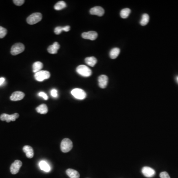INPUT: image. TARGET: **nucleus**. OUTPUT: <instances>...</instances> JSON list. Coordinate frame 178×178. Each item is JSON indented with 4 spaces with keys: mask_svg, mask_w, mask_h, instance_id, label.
Here are the masks:
<instances>
[{
    "mask_svg": "<svg viewBox=\"0 0 178 178\" xmlns=\"http://www.w3.org/2000/svg\"><path fill=\"white\" fill-rule=\"evenodd\" d=\"M160 178H170L169 175L166 172H162L160 174Z\"/></svg>",
    "mask_w": 178,
    "mask_h": 178,
    "instance_id": "obj_28",
    "label": "nucleus"
},
{
    "mask_svg": "<svg viewBox=\"0 0 178 178\" xmlns=\"http://www.w3.org/2000/svg\"><path fill=\"white\" fill-rule=\"evenodd\" d=\"M25 47L22 43H16L12 46L10 51V53L13 55H16L21 54L24 51Z\"/></svg>",
    "mask_w": 178,
    "mask_h": 178,
    "instance_id": "obj_5",
    "label": "nucleus"
},
{
    "mask_svg": "<svg viewBox=\"0 0 178 178\" xmlns=\"http://www.w3.org/2000/svg\"><path fill=\"white\" fill-rule=\"evenodd\" d=\"M177 79H178V78H177Z\"/></svg>",
    "mask_w": 178,
    "mask_h": 178,
    "instance_id": "obj_32",
    "label": "nucleus"
},
{
    "mask_svg": "<svg viewBox=\"0 0 178 178\" xmlns=\"http://www.w3.org/2000/svg\"><path fill=\"white\" fill-rule=\"evenodd\" d=\"M36 110L37 112L40 113L41 114H45L48 112V108L47 105L45 104H42L38 106L36 108Z\"/></svg>",
    "mask_w": 178,
    "mask_h": 178,
    "instance_id": "obj_18",
    "label": "nucleus"
},
{
    "mask_svg": "<svg viewBox=\"0 0 178 178\" xmlns=\"http://www.w3.org/2000/svg\"><path fill=\"white\" fill-rule=\"evenodd\" d=\"M98 33L96 31H89L87 32H84L82 34V37L85 39L90 40H95L98 37Z\"/></svg>",
    "mask_w": 178,
    "mask_h": 178,
    "instance_id": "obj_10",
    "label": "nucleus"
},
{
    "mask_svg": "<svg viewBox=\"0 0 178 178\" xmlns=\"http://www.w3.org/2000/svg\"><path fill=\"white\" fill-rule=\"evenodd\" d=\"M7 34V30L4 27L0 26V38H3Z\"/></svg>",
    "mask_w": 178,
    "mask_h": 178,
    "instance_id": "obj_26",
    "label": "nucleus"
},
{
    "mask_svg": "<svg viewBox=\"0 0 178 178\" xmlns=\"http://www.w3.org/2000/svg\"><path fill=\"white\" fill-rule=\"evenodd\" d=\"M76 71L79 75L82 76L88 77L92 75V70L86 65H80L76 68Z\"/></svg>",
    "mask_w": 178,
    "mask_h": 178,
    "instance_id": "obj_2",
    "label": "nucleus"
},
{
    "mask_svg": "<svg viewBox=\"0 0 178 178\" xmlns=\"http://www.w3.org/2000/svg\"><path fill=\"white\" fill-rule=\"evenodd\" d=\"M67 7V4L65 3V1H58L55 5L54 9H55V10H60L64 9Z\"/></svg>",
    "mask_w": 178,
    "mask_h": 178,
    "instance_id": "obj_23",
    "label": "nucleus"
},
{
    "mask_svg": "<svg viewBox=\"0 0 178 178\" xmlns=\"http://www.w3.org/2000/svg\"><path fill=\"white\" fill-rule=\"evenodd\" d=\"M150 20V16L147 13L143 14L141 17V20L140 21V24L142 26H145L147 25Z\"/></svg>",
    "mask_w": 178,
    "mask_h": 178,
    "instance_id": "obj_24",
    "label": "nucleus"
},
{
    "mask_svg": "<svg viewBox=\"0 0 178 178\" xmlns=\"http://www.w3.org/2000/svg\"><path fill=\"white\" fill-rule=\"evenodd\" d=\"M39 166L42 170L45 171L46 172H49V171H51V167L46 161L44 160L40 161L39 163Z\"/></svg>",
    "mask_w": 178,
    "mask_h": 178,
    "instance_id": "obj_17",
    "label": "nucleus"
},
{
    "mask_svg": "<svg viewBox=\"0 0 178 178\" xmlns=\"http://www.w3.org/2000/svg\"><path fill=\"white\" fill-rule=\"evenodd\" d=\"M42 19V15L41 13H33L27 17L26 21L27 23L30 25L36 24Z\"/></svg>",
    "mask_w": 178,
    "mask_h": 178,
    "instance_id": "obj_3",
    "label": "nucleus"
},
{
    "mask_svg": "<svg viewBox=\"0 0 178 178\" xmlns=\"http://www.w3.org/2000/svg\"><path fill=\"white\" fill-rule=\"evenodd\" d=\"M4 81H5V79L4 77L0 78V86L3 85Z\"/></svg>",
    "mask_w": 178,
    "mask_h": 178,
    "instance_id": "obj_31",
    "label": "nucleus"
},
{
    "mask_svg": "<svg viewBox=\"0 0 178 178\" xmlns=\"http://www.w3.org/2000/svg\"><path fill=\"white\" fill-rule=\"evenodd\" d=\"M70 30V27L69 26H65L64 27H61V26H58L55 29L54 32L55 34L57 35H59L61 34V32L62 31H65V32H68Z\"/></svg>",
    "mask_w": 178,
    "mask_h": 178,
    "instance_id": "obj_21",
    "label": "nucleus"
},
{
    "mask_svg": "<svg viewBox=\"0 0 178 178\" xmlns=\"http://www.w3.org/2000/svg\"><path fill=\"white\" fill-rule=\"evenodd\" d=\"M90 13L92 15H96L99 16H102L105 13V10L99 6L93 7L90 10Z\"/></svg>",
    "mask_w": 178,
    "mask_h": 178,
    "instance_id": "obj_11",
    "label": "nucleus"
},
{
    "mask_svg": "<svg viewBox=\"0 0 178 178\" xmlns=\"http://www.w3.org/2000/svg\"><path fill=\"white\" fill-rule=\"evenodd\" d=\"M143 175L147 178H152L156 175V171L153 168L147 166L143 167L141 170Z\"/></svg>",
    "mask_w": 178,
    "mask_h": 178,
    "instance_id": "obj_9",
    "label": "nucleus"
},
{
    "mask_svg": "<svg viewBox=\"0 0 178 178\" xmlns=\"http://www.w3.org/2000/svg\"><path fill=\"white\" fill-rule=\"evenodd\" d=\"M85 62L87 65L91 67H93L96 64L97 59L96 58L93 57H88L85 59Z\"/></svg>",
    "mask_w": 178,
    "mask_h": 178,
    "instance_id": "obj_19",
    "label": "nucleus"
},
{
    "mask_svg": "<svg viewBox=\"0 0 178 178\" xmlns=\"http://www.w3.org/2000/svg\"><path fill=\"white\" fill-rule=\"evenodd\" d=\"M59 48H60L59 44L57 42H55L52 45L49 46L48 48V51L49 54H57Z\"/></svg>",
    "mask_w": 178,
    "mask_h": 178,
    "instance_id": "obj_14",
    "label": "nucleus"
},
{
    "mask_svg": "<svg viewBox=\"0 0 178 178\" xmlns=\"http://www.w3.org/2000/svg\"><path fill=\"white\" fill-rule=\"evenodd\" d=\"M66 173L70 178H79L80 174L78 171L72 169H68L66 171Z\"/></svg>",
    "mask_w": 178,
    "mask_h": 178,
    "instance_id": "obj_16",
    "label": "nucleus"
},
{
    "mask_svg": "<svg viewBox=\"0 0 178 178\" xmlns=\"http://www.w3.org/2000/svg\"><path fill=\"white\" fill-rule=\"evenodd\" d=\"M23 150L25 153L26 157L28 158H32L34 156V150L32 147L29 146H24L23 147Z\"/></svg>",
    "mask_w": 178,
    "mask_h": 178,
    "instance_id": "obj_15",
    "label": "nucleus"
},
{
    "mask_svg": "<svg viewBox=\"0 0 178 178\" xmlns=\"http://www.w3.org/2000/svg\"><path fill=\"white\" fill-rule=\"evenodd\" d=\"M51 74L48 71L41 70L37 72L34 75V78L39 82H42L46 79L50 77Z\"/></svg>",
    "mask_w": 178,
    "mask_h": 178,
    "instance_id": "obj_4",
    "label": "nucleus"
},
{
    "mask_svg": "<svg viewBox=\"0 0 178 178\" xmlns=\"http://www.w3.org/2000/svg\"><path fill=\"white\" fill-rule=\"evenodd\" d=\"M108 77L106 75H102L99 76L98 78L99 87L102 89L106 88L108 84Z\"/></svg>",
    "mask_w": 178,
    "mask_h": 178,
    "instance_id": "obj_12",
    "label": "nucleus"
},
{
    "mask_svg": "<svg viewBox=\"0 0 178 178\" xmlns=\"http://www.w3.org/2000/svg\"><path fill=\"white\" fill-rule=\"evenodd\" d=\"M19 115L17 113H14L11 115L3 113L0 116V119L3 121H6L7 123H9L10 121H16V119L19 117Z\"/></svg>",
    "mask_w": 178,
    "mask_h": 178,
    "instance_id": "obj_7",
    "label": "nucleus"
},
{
    "mask_svg": "<svg viewBox=\"0 0 178 178\" xmlns=\"http://www.w3.org/2000/svg\"><path fill=\"white\" fill-rule=\"evenodd\" d=\"M22 165V163L19 160H16L14 161V162L12 163L10 167V171L11 174L15 175L19 173L20 168H21Z\"/></svg>",
    "mask_w": 178,
    "mask_h": 178,
    "instance_id": "obj_8",
    "label": "nucleus"
},
{
    "mask_svg": "<svg viewBox=\"0 0 178 178\" xmlns=\"http://www.w3.org/2000/svg\"><path fill=\"white\" fill-rule=\"evenodd\" d=\"M25 96L24 93L20 91H16L12 93L11 96L10 97V100L12 101H18L22 99Z\"/></svg>",
    "mask_w": 178,
    "mask_h": 178,
    "instance_id": "obj_13",
    "label": "nucleus"
},
{
    "mask_svg": "<svg viewBox=\"0 0 178 178\" xmlns=\"http://www.w3.org/2000/svg\"><path fill=\"white\" fill-rule=\"evenodd\" d=\"M120 49L118 48H115L112 49L110 51V53H109L110 58H112V59H115V58H117L119 55L120 54Z\"/></svg>",
    "mask_w": 178,
    "mask_h": 178,
    "instance_id": "obj_22",
    "label": "nucleus"
},
{
    "mask_svg": "<svg viewBox=\"0 0 178 178\" xmlns=\"http://www.w3.org/2000/svg\"><path fill=\"white\" fill-rule=\"evenodd\" d=\"M32 67L33 71L36 73L41 71V69L43 67V64L40 61H37V62H34V64H33Z\"/></svg>",
    "mask_w": 178,
    "mask_h": 178,
    "instance_id": "obj_20",
    "label": "nucleus"
},
{
    "mask_svg": "<svg viewBox=\"0 0 178 178\" xmlns=\"http://www.w3.org/2000/svg\"><path fill=\"white\" fill-rule=\"evenodd\" d=\"M131 13V10L128 8L123 9L120 12V16L122 19H126L128 17Z\"/></svg>",
    "mask_w": 178,
    "mask_h": 178,
    "instance_id": "obj_25",
    "label": "nucleus"
},
{
    "mask_svg": "<svg viewBox=\"0 0 178 178\" xmlns=\"http://www.w3.org/2000/svg\"><path fill=\"white\" fill-rule=\"evenodd\" d=\"M72 147H73V143L69 138H64V140L61 141V148L63 153H68L72 150Z\"/></svg>",
    "mask_w": 178,
    "mask_h": 178,
    "instance_id": "obj_1",
    "label": "nucleus"
},
{
    "mask_svg": "<svg viewBox=\"0 0 178 178\" xmlns=\"http://www.w3.org/2000/svg\"><path fill=\"white\" fill-rule=\"evenodd\" d=\"M71 93L74 98L82 100L86 98V93L82 89H79V88L74 89L71 90Z\"/></svg>",
    "mask_w": 178,
    "mask_h": 178,
    "instance_id": "obj_6",
    "label": "nucleus"
},
{
    "mask_svg": "<svg viewBox=\"0 0 178 178\" xmlns=\"http://www.w3.org/2000/svg\"><path fill=\"white\" fill-rule=\"evenodd\" d=\"M51 96L54 97V98H57L58 96V90L56 89H52L51 92Z\"/></svg>",
    "mask_w": 178,
    "mask_h": 178,
    "instance_id": "obj_30",
    "label": "nucleus"
},
{
    "mask_svg": "<svg viewBox=\"0 0 178 178\" xmlns=\"http://www.w3.org/2000/svg\"><path fill=\"white\" fill-rule=\"evenodd\" d=\"M39 96H41L42 98L45 99V100H48L49 98L48 95L46 93H45L44 92H40L39 93H38Z\"/></svg>",
    "mask_w": 178,
    "mask_h": 178,
    "instance_id": "obj_29",
    "label": "nucleus"
},
{
    "mask_svg": "<svg viewBox=\"0 0 178 178\" xmlns=\"http://www.w3.org/2000/svg\"><path fill=\"white\" fill-rule=\"evenodd\" d=\"M13 2L16 6H21L24 4L25 1L24 0H13Z\"/></svg>",
    "mask_w": 178,
    "mask_h": 178,
    "instance_id": "obj_27",
    "label": "nucleus"
}]
</instances>
